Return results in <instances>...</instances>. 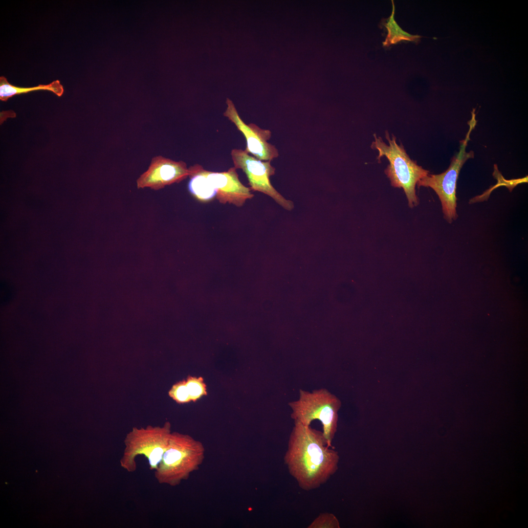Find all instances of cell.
Wrapping results in <instances>:
<instances>
[{
  "mask_svg": "<svg viewBox=\"0 0 528 528\" xmlns=\"http://www.w3.org/2000/svg\"><path fill=\"white\" fill-rule=\"evenodd\" d=\"M236 170L233 167L225 172H215L204 170V173L209 182L216 189V198L220 203H228L241 207L247 199L252 198L254 195L249 187H246L240 181Z\"/></svg>",
  "mask_w": 528,
  "mask_h": 528,
  "instance_id": "30bf717a",
  "label": "cell"
},
{
  "mask_svg": "<svg viewBox=\"0 0 528 528\" xmlns=\"http://www.w3.org/2000/svg\"><path fill=\"white\" fill-rule=\"evenodd\" d=\"M39 90L51 91L58 97H61L64 91V87L58 80H55L47 85H39L36 87L23 88L13 86L7 81L5 77H0V100L2 101H7L9 98L16 95Z\"/></svg>",
  "mask_w": 528,
  "mask_h": 528,
  "instance_id": "7c38bea8",
  "label": "cell"
},
{
  "mask_svg": "<svg viewBox=\"0 0 528 528\" xmlns=\"http://www.w3.org/2000/svg\"><path fill=\"white\" fill-rule=\"evenodd\" d=\"M392 3L393 9L391 16L387 19H383L381 21V25L387 30L385 40L382 43L383 46L389 47L401 41L413 42L418 44L423 37L418 35L410 34L401 28L394 18L395 7L393 0H392Z\"/></svg>",
  "mask_w": 528,
  "mask_h": 528,
  "instance_id": "4fadbf2b",
  "label": "cell"
},
{
  "mask_svg": "<svg viewBox=\"0 0 528 528\" xmlns=\"http://www.w3.org/2000/svg\"><path fill=\"white\" fill-rule=\"evenodd\" d=\"M0 287L1 302L2 303L8 302L12 295V287L7 284L3 283H2Z\"/></svg>",
  "mask_w": 528,
  "mask_h": 528,
  "instance_id": "e0dca14e",
  "label": "cell"
},
{
  "mask_svg": "<svg viewBox=\"0 0 528 528\" xmlns=\"http://www.w3.org/2000/svg\"><path fill=\"white\" fill-rule=\"evenodd\" d=\"M294 421L284 462L299 486L310 491L326 483L336 472L339 456L327 446L323 432Z\"/></svg>",
  "mask_w": 528,
  "mask_h": 528,
  "instance_id": "6da1fadb",
  "label": "cell"
},
{
  "mask_svg": "<svg viewBox=\"0 0 528 528\" xmlns=\"http://www.w3.org/2000/svg\"><path fill=\"white\" fill-rule=\"evenodd\" d=\"M189 169L188 189L190 193L202 202L209 201L216 197L217 190L208 180L203 167L196 164Z\"/></svg>",
  "mask_w": 528,
  "mask_h": 528,
  "instance_id": "8fae6325",
  "label": "cell"
},
{
  "mask_svg": "<svg viewBox=\"0 0 528 528\" xmlns=\"http://www.w3.org/2000/svg\"><path fill=\"white\" fill-rule=\"evenodd\" d=\"M291 418L305 426H309L315 419L320 420L327 446L332 447V442L337 431L338 412L341 406L340 400L326 388L312 392L299 390V397L290 402Z\"/></svg>",
  "mask_w": 528,
  "mask_h": 528,
  "instance_id": "277c9868",
  "label": "cell"
},
{
  "mask_svg": "<svg viewBox=\"0 0 528 528\" xmlns=\"http://www.w3.org/2000/svg\"><path fill=\"white\" fill-rule=\"evenodd\" d=\"M308 528H339L337 518L332 513L320 514L308 527Z\"/></svg>",
  "mask_w": 528,
  "mask_h": 528,
  "instance_id": "9a60e30c",
  "label": "cell"
},
{
  "mask_svg": "<svg viewBox=\"0 0 528 528\" xmlns=\"http://www.w3.org/2000/svg\"><path fill=\"white\" fill-rule=\"evenodd\" d=\"M231 155L234 167L242 170L245 174L251 191L268 195L287 210L293 208V202L285 198L270 182V177L275 172V168L271 165L270 161L259 160L241 149L232 150Z\"/></svg>",
  "mask_w": 528,
  "mask_h": 528,
  "instance_id": "52a82bcc",
  "label": "cell"
},
{
  "mask_svg": "<svg viewBox=\"0 0 528 528\" xmlns=\"http://www.w3.org/2000/svg\"><path fill=\"white\" fill-rule=\"evenodd\" d=\"M185 381L191 401H195L207 394L206 385L202 377L189 376Z\"/></svg>",
  "mask_w": 528,
  "mask_h": 528,
  "instance_id": "5bb4252c",
  "label": "cell"
},
{
  "mask_svg": "<svg viewBox=\"0 0 528 528\" xmlns=\"http://www.w3.org/2000/svg\"><path fill=\"white\" fill-rule=\"evenodd\" d=\"M190 174L189 168L182 161H175L162 156L154 157L148 169L137 180L138 188L149 187L157 190L185 179Z\"/></svg>",
  "mask_w": 528,
  "mask_h": 528,
  "instance_id": "9c48e42d",
  "label": "cell"
},
{
  "mask_svg": "<svg viewBox=\"0 0 528 528\" xmlns=\"http://www.w3.org/2000/svg\"><path fill=\"white\" fill-rule=\"evenodd\" d=\"M475 109H473L472 118L468 122L469 128L464 140L461 141L460 151L452 159L448 169L439 175H429L417 183L418 187L424 186L433 189L438 196L442 205L444 219L449 223L457 219L456 185L461 169L469 158H473L472 151L467 153L466 147L470 139L469 135L476 124Z\"/></svg>",
  "mask_w": 528,
  "mask_h": 528,
  "instance_id": "8992f818",
  "label": "cell"
},
{
  "mask_svg": "<svg viewBox=\"0 0 528 528\" xmlns=\"http://www.w3.org/2000/svg\"><path fill=\"white\" fill-rule=\"evenodd\" d=\"M171 428L169 422L162 426L133 428L124 440L125 448L120 461L121 466L128 472L134 471L135 458L143 455L148 460L150 469L155 470L167 447Z\"/></svg>",
  "mask_w": 528,
  "mask_h": 528,
  "instance_id": "5b68a950",
  "label": "cell"
},
{
  "mask_svg": "<svg viewBox=\"0 0 528 528\" xmlns=\"http://www.w3.org/2000/svg\"><path fill=\"white\" fill-rule=\"evenodd\" d=\"M204 453L200 441L188 435L171 433L167 447L154 470V476L160 484L176 485L199 468Z\"/></svg>",
  "mask_w": 528,
  "mask_h": 528,
  "instance_id": "7a4b0ae2",
  "label": "cell"
},
{
  "mask_svg": "<svg viewBox=\"0 0 528 528\" xmlns=\"http://www.w3.org/2000/svg\"><path fill=\"white\" fill-rule=\"evenodd\" d=\"M226 103L227 108L223 115L236 126L245 138L246 146L244 151L263 161H271L277 157V149L267 142L271 137V132L260 128L255 124H246L240 117L232 101L227 98Z\"/></svg>",
  "mask_w": 528,
  "mask_h": 528,
  "instance_id": "ba28073f",
  "label": "cell"
},
{
  "mask_svg": "<svg viewBox=\"0 0 528 528\" xmlns=\"http://www.w3.org/2000/svg\"><path fill=\"white\" fill-rule=\"evenodd\" d=\"M374 137V141L372 142L371 147L378 151L377 159L384 156L389 160V164L385 173L392 186L403 189L410 207L417 206L418 200L416 193V185L429 174V171L418 166L409 157L403 146L396 143L394 135L390 138L389 133L386 132L389 145L384 143L381 137L375 135Z\"/></svg>",
  "mask_w": 528,
  "mask_h": 528,
  "instance_id": "3957f363",
  "label": "cell"
},
{
  "mask_svg": "<svg viewBox=\"0 0 528 528\" xmlns=\"http://www.w3.org/2000/svg\"><path fill=\"white\" fill-rule=\"evenodd\" d=\"M169 395L178 403H187L191 401L185 380L180 381L174 384L169 391Z\"/></svg>",
  "mask_w": 528,
  "mask_h": 528,
  "instance_id": "2e32d148",
  "label": "cell"
}]
</instances>
